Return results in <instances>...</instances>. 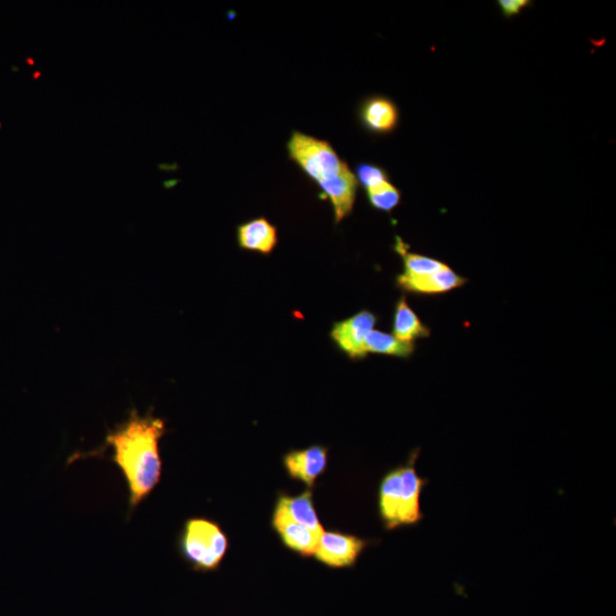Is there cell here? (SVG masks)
<instances>
[{
  "label": "cell",
  "mask_w": 616,
  "mask_h": 616,
  "mask_svg": "<svg viewBox=\"0 0 616 616\" xmlns=\"http://www.w3.org/2000/svg\"><path fill=\"white\" fill-rule=\"evenodd\" d=\"M166 432L164 420L153 417L151 412L140 416L139 412L132 410L128 419L105 437V445L113 449L111 460L125 477L131 513L161 481L159 443Z\"/></svg>",
  "instance_id": "cell-1"
},
{
  "label": "cell",
  "mask_w": 616,
  "mask_h": 616,
  "mask_svg": "<svg viewBox=\"0 0 616 616\" xmlns=\"http://www.w3.org/2000/svg\"><path fill=\"white\" fill-rule=\"evenodd\" d=\"M288 151L291 160L326 193L336 223L345 220L352 213L359 183L337 151L328 142L299 132L291 135Z\"/></svg>",
  "instance_id": "cell-2"
},
{
  "label": "cell",
  "mask_w": 616,
  "mask_h": 616,
  "mask_svg": "<svg viewBox=\"0 0 616 616\" xmlns=\"http://www.w3.org/2000/svg\"><path fill=\"white\" fill-rule=\"evenodd\" d=\"M420 449L413 450L401 466L387 472L378 489V513L386 531L413 526L424 520L421 494L429 484L416 469Z\"/></svg>",
  "instance_id": "cell-3"
},
{
  "label": "cell",
  "mask_w": 616,
  "mask_h": 616,
  "mask_svg": "<svg viewBox=\"0 0 616 616\" xmlns=\"http://www.w3.org/2000/svg\"><path fill=\"white\" fill-rule=\"evenodd\" d=\"M229 549V539L220 524L208 518L186 521L181 534L180 550L193 570L212 572L220 567Z\"/></svg>",
  "instance_id": "cell-4"
},
{
  "label": "cell",
  "mask_w": 616,
  "mask_h": 616,
  "mask_svg": "<svg viewBox=\"0 0 616 616\" xmlns=\"http://www.w3.org/2000/svg\"><path fill=\"white\" fill-rule=\"evenodd\" d=\"M370 543L371 541L352 534L324 531L314 557L324 565L344 569L354 566Z\"/></svg>",
  "instance_id": "cell-5"
},
{
  "label": "cell",
  "mask_w": 616,
  "mask_h": 616,
  "mask_svg": "<svg viewBox=\"0 0 616 616\" xmlns=\"http://www.w3.org/2000/svg\"><path fill=\"white\" fill-rule=\"evenodd\" d=\"M377 316L369 311H361L351 316L350 319L338 322L331 330V338L352 360H362L367 353L364 350V343L369 332L375 329Z\"/></svg>",
  "instance_id": "cell-6"
},
{
  "label": "cell",
  "mask_w": 616,
  "mask_h": 616,
  "mask_svg": "<svg viewBox=\"0 0 616 616\" xmlns=\"http://www.w3.org/2000/svg\"><path fill=\"white\" fill-rule=\"evenodd\" d=\"M283 465L294 480L312 488L328 467V449L313 445L305 450L291 451L283 458Z\"/></svg>",
  "instance_id": "cell-7"
},
{
  "label": "cell",
  "mask_w": 616,
  "mask_h": 616,
  "mask_svg": "<svg viewBox=\"0 0 616 616\" xmlns=\"http://www.w3.org/2000/svg\"><path fill=\"white\" fill-rule=\"evenodd\" d=\"M397 286L407 293L418 295H441L458 289L467 283V279L453 271L450 266L440 272L424 277H405L400 274Z\"/></svg>",
  "instance_id": "cell-8"
},
{
  "label": "cell",
  "mask_w": 616,
  "mask_h": 616,
  "mask_svg": "<svg viewBox=\"0 0 616 616\" xmlns=\"http://www.w3.org/2000/svg\"><path fill=\"white\" fill-rule=\"evenodd\" d=\"M272 525L285 545L305 557L314 556L321 536L290 518L275 507Z\"/></svg>",
  "instance_id": "cell-9"
},
{
  "label": "cell",
  "mask_w": 616,
  "mask_h": 616,
  "mask_svg": "<svg viewBox=\"0 0 616 616\" xmlns=\"http://www.w3.org/2000/svg\"><path fill=\"white\" fill-rule=\"evenodd\" d=\"M238 242L242 249L269 255L278 243V232L265 218H257L238 228Z\"/></svg>",
  "instance_id": "cell-10"
},
{
  "label": "cell",
  "mask_w": 616,
  "mask_h": 616,
  "mask_svg": "<svg viewBox=\"0 0 616 616\" xmlns=\"http://www.w3.org/2000/svg\"><path fill=\"white\" fill-rule=\"evenodd\" d=\"M277 508L285 513L290 520L305 526L306 529L313 531L319 536H322L324 528L320 522L318 513H316L313 496L310 490L305 491L301 496L290 497L286 494H281L278 500Z\"/></svg>",
  "instance_id": "cell-11"
},
{
  "label": "cell",
  "mask_w": 616,
  "mask_h": 616,
  "mask_svg": "<svg viewBox=\"0 0 616 616\" xmlns=\"http://www.w3.org/2000/svg\"><path fill=\"white\" fill-rule=\"evenodd\" d=\"M363 124L371 132L385 134L394 131L399 123V111L396 105L383 96L371 97L363 104L361 110Z\"/></svg>",
  "instance_id": "cell-12"
},
{
  "label": "cell",
  "mask_w": 616,
  "mask_h": 616,
  "mask_svg": "<svg viewBox=\"0 0 616 616\" xmlns=\"http://www.w3.org/2000/svg\"><path fill=\"white\" fill-rule=\"evenodd\" d=\"M393 336L409 344H415L416 340L431 336V329L420 320L405 297H401L395 306Z\"/></svg>",
  "instance_id": "cell-13"
},
{
  "label": "cell",
  "mask_w": 616,
  "mask_h": 616,
  "mask_svg": "<svg viewBox=\"0 0 616 616\" xmlns=\"http://www.w3.org/2000/svg\"><path fill=\"white\" fill-rule=\"evenodd\" d=\"M415 344L401 342L393 335L379 330H372L364 343V350L368 354L395 356V358L408 359L415 352Z\"/></svg>",
  "instance_id": "cell-14"
},
{
  "label": "cell",
  "mask_w": 616,
  "mask_h": 616,
  "mask_svg": "<svg viewBox=\"0 0 616 616\" xmlns=\"http://www.w3.org/2000/svg\"><path fill=\"white\" fill-rule=\"evenodd\" d=\"M397 253L403 258L405 277H424V275L434 274L447 269L449 265L432 257L409 253L405 249L404 242L397 238L395 247Z\"/></svg>",
  "instance_id": "cell-15"
},
{
  "label": "cell",
  "mask_w": 616,
  "mask_h": 616,
  "mask_svg": "<svg viewBox=\"0 0 616 616\" xmlns=\"http://www.w3.org/2000/svg\"><path fill=\"white\" fill-rule=\"evenodd\" d=\"M367 193L371 206L380 212H392L401 202L400 191L389 181L367 190Z\"/></svg>",
  "instance_id": "cell-16"
},
{
  "label": "cell",
  "mask_w": 616,
  "mask_h": 616,
  "mask_svg": "<svg viewBox=\"0 0 616 616\" xmlns=\"http://www.w3.org/2000/svg\"><path fill=\"white\" fill-rule=\"evenodd\" d=\"M356 180L363 185L366 190L374 189L376 186L388 181L384 169L374 165L363 164L356 169Z\"/></svg>",
  "instance_id": "cell-17"
},
{
  "label": "cell",
  "mask_w": 616,
  "mask_h": 616,
  "mask_svg": "<svg viewBox=\"0 0 616 616\" xmlns=\"http://www.w3.org/2000/svg\"><path fill=\"white\" fill-rule=\"evenodd\" d=\"M529 4V0H501L499 2L501 10L506 16L520 14Z\"/></svg>",
  "instance_id": "cell-18"
}]
</instances>
